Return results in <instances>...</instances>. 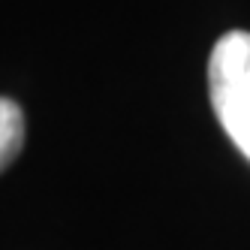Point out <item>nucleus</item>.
<instances>
[{"label":"nucleus","mask_w":250,"mask_h":250,"mask_svg":"<svg viewBox=\"0 0 250 250\" xmlns=\"http://www.w3.org/2000/svg\"><path fill=\"white\" fill-rule=\"evenodd\" d=\"M208 91L220 127L250 160V33L229 30L208 61Z\"/></svg>","instance_id":"1"},{"label":"nucleus","mask_w":250,"mask_h":250,"mask_svg":"<svg viewBox=\"0 0 250 250\" xmlns=\"http://www.w3.org/2000/svg\"><path fill=\"white\" fill-rule=\"evenodd\" d=\"M21 145H24V115L12 100L0 97V172L15 160Z\"/></svg>","instance_id":"2"}]
</instances>
